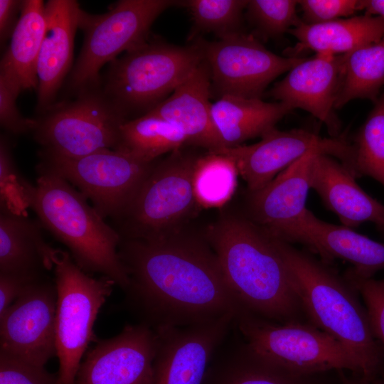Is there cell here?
Here are the masks:
<instances>
[{"instance_id": "6da1fadb", "label": "cell", "mask_w": 384, "mask_h": 384, "mask_svg": "<svg viewBox=\"0 0 384 384\" xmlns=\"http://www.w3.org/2000/svg\"><path fill=\"white\" fill-rule=\"evenodd\" d=\"M118 254L129 279L127 306L153 329L206 322L243 309L205 237L180 230L151 239L122 238Z\"/></svg>"}, {"instance_id": "7a4b0ae2", "label": "cell", "mask_w": 384, "mask_h": 384, "mask_svg": "<svg viewBox=\"0 0 384 384\" xmlns=\"http://www.w3.org/2000/svg\"><path fill=\"white\" fill-rule=\"evenodd\" d=\"M205 238L242 307L277 322L307 321L292 276L271 235L245 215H227Z\"/></svg>"}, {"instance_id": "3957f363", "label": "cell", "mask_w": 384, "mask_h": 384, "mask_svg": "<svg viewBox=\"0 0 384 384\" xmlns=\"http://www.w3.org/2000/svg\"><path fill=\"white\" fill-rule=\"evenodd\" d=\"M271 237L292 276L306 320L341 343L360 365L362 375L372 380L384 368V348L373 334L358 292L328 263Z\"/></svg>"}, {"instance_id": "277c9868", "label": "cell", "mask_w": 384, "mask_h": 384, "mask_svg": "<svg viewBox=\"0 0 384 384\" xmlns=\"http://www.w3.org/2000/svg\"><path fill=\"white\" fill-rule=\"evenodd\" d=\"M37 172L30 208L43 228L68 248L83 271L100 273L124 291L129 279L118 254L119 233L67 181L48 171Z\"/></svg>"}, {"instance_id": "5b68a950", "label": "cell", "mask_w": 384, "mask_h": 384, "mask_svg": "<svg viewBox=\"0 0 384 384\" xmlns=\"http://www.w3.org/2000/svg\"><path fill=\"white\" fill-rule=\"evenodd\" d=\"M202 60L196 39L184 46L149 39L109 63L100 85L129 120L168 97Z\"/></svg>"}, {"instance_id": "8992f818", "label": "cell", "mask_w": 384, "mask_h": 384, "mask_svg": "<svg viewBox=\"0 0 384 384\" xmlns=\"http://www.w3.org/2000/svg\"><path fill=\"white\" fill-rule=\"evenodd\" d=\"M182 1L120 0L106 13L92 14L80 9L78 28L84 35L79 55L68 77L71 95L100 83V71L122 53L149 39L151 27L166 9Z\"/></svg>"}, {"instance_id": "52a82bcc", "label": "cell", "mask_w": 384, "mask_h": 384, "mask_svg": "<svg viewBox=\"0 0 384 384\" xmlns=\"http://www.w3.org/2000/svg\"><path fill=\"white\" fill-rule=\"evenodd\" d=\"M55 102L37 119L31 132L41 150L80 157L102 149L117 150L127 120L104 93L100 83Z\"/></svg>"}, {"instance_id": "ba28073f", "label": "cell", "mask_w": 384, "mask_h": 384, "mask_svg": "<svg viewBox=\"0 0 384 384\" xmlns=\"http://www.w3.org/2000/svg\"><path fill=\"white\" fill-rule=\"evenodd\" d=\"M53 265L57 289V384H76L81 359L95 338L93 326L97 316L116 284L107 277L97 279L89 275L68 252L55 249Z\"/></svg>"}, {"instance_id": "9c48e42d", "label": "cell", "mask_w": 384, "mask_h": 384, "mask_svg": "<svg viewBox=\"0 0 384 384\" xmlns=\"http://www.w3.org/2000/svg\"><path fill=\"white\" fill-rule=\"evenodd\" d=\"M198 157L179 149L157 161L126 210L114 220L122 238L151 239L181 230L198 205L193 183Z\"/></svg>"}, {"instance_id": "30bf717a", "label": "cell", "mask_w": 384, "mask_h": 384, "mask_svg": "<svg viewBox=\"0 0 384 384\" xmlns=\"http://www.w3.org/2000/svg\"><path fill=\"white\" fill-rule=\"evenodd\" d=\"M235 324L255 351L292 371L316 375L343 370L362 375L343 346L308 321L277 322L242 309Z\"/></svg>"}, {"instance_id": "8fae6325", "label": "cell", "mask_w": 384, "mask_h": 384, "mask_svg": "<svg viewBox=\"0 0 384 384\" xmlns=\"http://www.w3.org/2000/svg\"><path fill=\"white\" fill-rule=\"evenodd\" d=\"M36 170L54 174L78 188L105 219L119 218L159 160L102 149L80 157L40 150Z\"/></svg>"}, {"instance_id": "7c38bea8", "label": "cell", "mask_w": 384, "mask_h": 384, "mask_svg": "<svg viewBox=\"0 0 384 384\" xmlns=\"http://www.w3.org/2000/svg\"><path fill=\"white\" fill-rule=\"evenodd\" d=\"M196 39L210 73L212 92L219 97L235 95L261 99L274 79L304 59L279 56L245 32L215 41L201 37Z\"/></svg>"}, {"instance_id": "4fadbf2b", "label": "cell", "mask_w": 384, "mask_h": 384, "mask_svg": "<svg viewBox=\"0 0 384 384\" xmlns=\"http://www.w3.org/2000/svg\"><path fill=\"white\" fill-rule=\"evenodd\" d=\"M215 152L226 154L234 161L250 192L262 188L278 174L310 152L331 156L354 174L352 144L343 136L322 138L305 129L279 131L274 127L255 144L223 148Z\"/></svg>"}, {"instance_id": "5bb4252c", "label": "cell", "mask_w": 384, "mask_h": 384, "mask_svg": "<svg viewBox=\"0 0 384 384\" xmlns=\"http://www.w3.org/2000/svg\"><path fill=\"white\" fill-rule=\"evenodd\" d=\"M57 289L45 275L0 316V353L45 367L56 356Z\"/></svg>"}, {"instance_id": "9a60e30c", "label": "cell", "mask_w": 384, "mask_h": 384, "mask_svg": "<svg viewBox=\"0 0 384 384\" xmlns=\"http://www.w3.org/2000/svg\"><path fill=\"white\" fill-rule=\"evenodd\" d=\"M235 316L229 313L193 325L154 329L153 384H202L211 358L232 329Z\"/></svg>"}, {"instance_id": "2e32d148", "label": "cell", "mask_w": 384, "mask_h": 384, "mask_svg": "<svg viewBox=\"0 0 384 384\" xmlns=\"http://www.w3.org/2000/svg\"><path fill=\"white\" fill-rule=\"evenodd\" d=\"M156 348L152 328L142 323L126 325L87 353L76 384H153Z\"/></svg>"}, {"instance_id": "e0dca14e", "label": "cell", "mask_w": 384, "mask_h": 384, "mask_svg": "<svg viewBox=\"0 0 384 384\" xmlns=\"http://www.w3.org/2000/svg\"><path fill=\"white\" fill-rule=\"evenodd\" d=\"M271 235L290 244L299 243L326 261L340 259L363 277H373L384 270V243L344 225L326 223L307 208L298 218L270 229Z\"/></svg>"}, {"instance_id": "ac0fdd59", "label": "cell", "mask_w": 384, "mask_h": 384, "mask_svg": "<svg viewBox=\"0 0 384 384\" xmlns=\"http://www.w3.org/2000/svg\"><path fill=\"white\" fill-rule=\"evenodd\" d=\"M346 53L304 58L268 92L292 110H304L324 123L331 137L341 136L335 103L343 76Z\"/></svg>"}, {"instance_id": "d6986e66", "label": "cell", "mask_w": 384, "mask_h": 384, "mask_svg": "<svg viewBox=\"0 0 384 384\" xmlns=\"http://www.w3.org/2000/svg\"><path fill=\"white\" fill-rule=\"evenodd\" d=\"M80 7L74 0H49L45 4L46 28L37 65V110L43 113L73 68L74 38Z\"/></svg>"}, {"instance_id": "ffe728a7", "label": "cell", "mask_w": 384, "mask_h": 384, "mask_svg": "<svg viewBox=\"0 0 384 384\" xmlns=\"http://www.w3.org/2000/svg\"><path fill=\"white\" fill-rule=\"evenodd\" d=\"M324 374H301L255 351L233 326L214 352L202 384H326Z\"/></svg>"}, {"instance_id": "44dd1931", "label": "cell", "mask_w": 384, "mask_h": 384, "mask_svg": "<svg viewBox=\"0 0 384 384\" xmlns=\"http://www.w3.org/2000/svg\"><path fill=\"white\" fill-rule=\"evenodd\" d=\"M212 94L210 73L203 60L168 97L147 113L178 127L188 144L215 152L225 147L212 117Z\"/></svg>"}, {"instance_id": "7402d4cb", "label": "cell", "mask_w": 384, "mask_h": 384, "mask_svg": "<svg viewBox=\"0 0 384 384\" xmlns=\"http://www.w3.org/2000/svg\"><path fill=\"white\" fill-rule=\"evenodd\" d=\"M351 172L336 158L315 154L312 159L310 187L324 206L334 212L342 225L356 228L365 222L384 229V206L366 193Z\"/></svg>"}, {"instance_id": "603a6c76", "label": "cell", "mask_w": 384, "mask_h": 384, "mask_svg": "<svg viewBox=\"0 0 384 384\" xmlns=\"http://www.w3.org/2000/svg\"><path fill=\"white\" fill-rule=\"evenodd\" d=\"M315 154L317 153L310 152L304 156L262 188L248 191L245 216L268 230L301 215L306 209L311 162Z\"/></svg>"}, {"instance_id": "cb8c5ba5", "label": "cell", "mask_w": 384, "mask_h": 384, "mask_svg": "<svg viewBox=\"0 0 384 384\" xmlns=\"http://www.w3.org/2000/svg\"><path fill=\"white\" fill-rule=\"evenodd\" d=\"M289 33L298 43L288 49L287 57L311 50L319 55H340L378 42L384 37V20L368 14L313 25L302 23Z\"/></svg>"}, {"instance_id": "d4e9b609", "label": "cell", "mask_w": 384, "mask_h": 384, "mask_svg": "<svg viewBox=\"0 0 384 384\" xmlns=\"http://www.w3.org/2000/svg\"><path fill=\"white\" fill-rule=\"evenodd\" d=\"M45 4L23 0L18 21L0 63V75L21 92L37 90V65L46 28Z\"/></svg>"}, {"instance_id": "484cf974", "label": "cell", "mask_w": 384, "mask_h": 384, "mask_svg": "<svg viewBox=\"0 0 384 384\" xmlns=\"http://www.w3.org/2000/svg\"><path fill=\"white\" fill-rule=\"evenodd\" d=\"M292 110L281 102L235 95H223L211 106L213 120L225 148L262 137Z\"/></svg>"}, {"instance_id": "4316f807", "label": "cell", "mask_w": 384, "mask_h": 384, "mask_svg": "<svg viewBox=\"0 0 384 384\" xmlns=\"http://www.w3.org/2000/svg\"><path fill=\"white\" fill-rule=\"evenodd\" d=\"M43 226L26 214L0 213V272H44L53 269L55 249L45 240Z\"/></svg>"}, {"instance_id": "83f0119b", "label": "cell", "mask_w": 384, "mask_h": 384, "mask_svg": "<svg viewBox=\"0 0 384 384\" xmlns=\"http://www.w3.org/2000/svg\"><path fill=\"white\" fill-rule=\"evenodd\" d=\"M188 139L176 125L146 113L127 120L121 127L117 150L129 152L146 161H154L163 154L181 149Z\"/></svg>"}, {"instance_id": "f1b7e54d", "label": "cell", "mask_w": 384, "mask_h": 384, "mask_svg": "<svg viewBox=\"0 0 384 384\" xmlns=\"http://www.w3.org/2000/svg\"><path fill=\"white\" fill-rule=\"evenodd\" d=\"M384 86V37L378 42L346 53L342 82L335 109L355 99L375 102Z\"/></svg>"}, {"instance_id": "f546056e", "label": "cell", "mask_w": 384, "mask_h": 384, "mask_svg": "<svg viewBox=\"0 0 384 384\" xmlns=\"http://www.w3.org/2000/svg\"><path fill=\"white\" fill-rule=\"evenodd\" d=\"M239 174L234 161L220 152L198 156L193 172V191L198 206L219 208L233 195Z\"/></svg>"}, {"instance_id": "4dcf8cb0", "label": "cell", "mask_w": 384, "mask_h": 384, "mask_svg": "<svg viewBox=\"0 0 384 384\" xmlns=\"http://www.w3.org/2000/svg\"><path fill=\"white\" fill-rule=\"evenodd\" d=\"M248 0H187L182 1L191 16L193 27L188 39L199 34L214 33L222 39L242 33L243 11Z\"/></svg>"}, {"instance_id": "1f68e13d", "label": "cell", "mask_w": 384, "mask_h": 384, "mask_svg": "<svg viewBox=\"0 0 384 384\" xmlns=\"http://www.w3.org/2000/svg\"><path fill=\"white\" fill-rule=\"evenodd\" d=\"M352 145L356 178L370 176L384 186V93L355 134Z\"/></svg>"}, {"instance_id": "d6a6232c", "label": "cell", "mask_w": 384, "mask_h": 384, "mask_svg": "<svg viewBox=\"0 0 384 384\" xmlns=\"http://www.w3.org/2000/svg\"><path fill=\"white\" fill-rule=\"evenodd\" d=\"M297 5L294 0H248L246 16L261 38H277L303 23Z\"/></svg>"}, {"instance_id": "836d02e7", "label": "cell", "mask_w": 384, "mask_h": 384, "mask_svg": "<svg viewBox=\"0 0 384 384\" xmlns=\"http://www.w3.org/2000/svg\"><path fill=\"white\" fill-rule=\"evenodd\" d=\"M34 186L26 182L15 166L9 139L1 134L0 139V206L1 209L26 214L31 206Z\"/></svg>"}, {"instance_id": "e575fe53", "label": "cell", "mask_w": 384, "mask_h": 384, "mask_svg": "<svg viewBox=\"0 0 384 384\" xmlns=\"http://www.w3.org/2000/svg\"><path fill=\"white\" fill-rule=\"evenodd\" d=\"M343 276L363 299L373 334L384 348V279L363 277L351 269Z\"/></svg>"}, {"instance_id": "d590c367", "label": "cell", "mask_w": 384, "mask_h": 384, "mask_svg": "<svg viewBox=\"0 0 384 384\" xmlns=\"http://www.w3.org/2000/svg\"><path fill=\"white\" fill-rule=\"evenodd\" d=\"M0 384H57V376L45 367L0 353Z\"/></svg>"}, {"instance_id": "8d00e7d4", "label": "cell", "mask_w": 384, "mask_h": 384, "mask_svg": "<svg viewBox=\"0 0 384 384\" xmlns=\"http://www.w3.org/2000/svg\"><path fill=\"white\" fill-rule=\"evenodd\" d=\"M21 92L6 78L0 75V124L6 132L20 135L31 132L34 119L24 117L16 100Z\"/></svg>"}, {"instance_id": "74e56055", "label": "cell", "mask_w": 384, "mask_h": 384, "mask_svg": "<svg viewBox=\"0 0 384 384\" xmlns=\"http://www.w3.org/2000/svg\"><path fill=\"white\" fill-rule=\"evenodd\" d=\"M302 21L313 25L334 21L354 14L359 9V0H301Z\"/></svg>"}, {"instance_id": "f35d334b", "label": "cell", "mask_w": 384, "mask_h": 384, "mask_svg": "<svg viewBox=\"0 0 384 384\" xmlns=\"http://www.w3.org/2000/svg\"><path fill=\"white\" fill-rule=\"evenodd\" d=\"M43 272H0V316Z\"/></svg>"}, {"instance_id": "ab89813d", "label": "cell", "mask_w": 384, "mask_h": 384, "mask_svg": "<svg viewBox=\"0 0 384 384\" xmlns=\"http://www.w3.org/2000/svg\"><path fill=\"white\" fill-rule=\"evenodd\" d=\"M23 1L0 0V41L1 45L4 44L12 36L20 17Z\"/></svg>"}, {"instance_id": "60d3db41", "label": "cell", "mask_w": 384, "mask_h": 384, "mask_svg": "<svg viewBox=\"0 0 384 384\" xmlns=\"http://www.w3.org/2000/svg\"><path fill=\"white\" fill-rule=\"evenodd\" d=\"M359 9L366 14L377 15L384 20V0H359Z\"/></svg>"}, {"instance_id": "b9f144b4", "label": "cell", "mask_w": 384, "mask_h": 384, "mask_svg": "<svg viewBox=\"0 0 384 384\" xmlns=\"http://www.w3.org/2000/svg\"><path fill=\"white\" fill-rule=\"evenodd\" d=\"M340 384H370V381L359 373L351 372L348 375L346 370H337Z\"/></svg>"}, {"instance_id": "7bdbcfd3", "label": "cell", "mask_w": 384, "mask_h": 384, "mask_svg": "<svg viewBox=\"0 0 384 384\" xmlns=\"http://www.w3.org/2000/svg\"><path fill=\"white\" fill-rule=\"evenodd\" d=\"M370 384H384V368L376 377L370 380Z\"/></svg>"}, {"instance_id": "ee69618b", "label": "cell", "mask_w": 384, "mask_h": 384, "mask_svg": "<svg viewBox=\"0 0 384 384\" xmlns=\"http://www.w3.org/2000/svg\"><path fill=\"white\" fill-rule=\"evenodd\" d=\"M380 233H383V234L384 235V229H383V230L382 232H380Z\"/></svg>"}]
</instances>
